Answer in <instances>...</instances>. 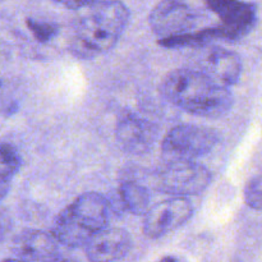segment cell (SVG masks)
Masks as SVG:
<instances>
[{
	"label": "cell",
	"mask_w": 262,
	"mask_h": 262,
	"mask_svg": "<svg viewBox=\"0 0 262 262\" xmlns=\"http://www.w3.org/2000/svg\"><path fill=\"white\" fill-rule=\"evenodd\" d=\"M50 262H78V261H76V260H74V258L64 257V256L59 255V256H56V257L54 258V260H51Z\"/></svg>",
	"instance_id": "cell-18"
},
{
	"label": "cell",
	"mask_w": 262,
	"mask_h": 262,
	"mask_svg": "<svg viewBox=\"0 0 262 262\" xmlns=\"http://www.w3.org/2000/svg\"><path fill=\"white\" fill-rule=\"evenodd\" d=\"M132 245V237L125 229L105 228L84 247L90 262H117L129 253Z\"/></svg>",
	"instance_id": "cell-10"
},
{
	"label": "cell",
	"mask_w": 262,
	"mask_h": 262,
	"mask_svg": "<svg viewBox=\"0 0 262 262\" xmlns=\"http://www.w3.org/2000/svg\"><path fill=\"white\" fill-rule=\"evenodd\" d=\"M59 245L53 233L27 229L14 238L12 251L19 260L26 262H50L60 255Z\"/></svg>",
	"instance_id": "cell-11"
},
{
	"label": "cell",
	"mask_w": 262,
	"mask_h": 262,
	"mask_svg": "<svg viewBox=\"0 0 262 262\" xmlns=\"http://www.w3.org/2000/svg\"><path fill=\"white\" fill-rule=\"evenodd\" d=\"M193 215V206L187 197H171L154 205L143 222V233L151 239H158L183 227Z\"/></svg>",
	"instance_id": "cell-7"
},
{
	"label": "cell",
	"mask_w": 262,
	"mask_h": 262,
	"mask_svg": "<svg viewBox=\"0 0 262 262\" xmlns=\"http://www.w3.org/2000/svg\"><path fill=\"white\" fill-rule=\"evenodd\" d=\"M129 20V10L119 0H99L86 8L74 23L71 51L81 59H94L112 50Z\"/></svg>",
	"instance_id": "cell-2"
},
{
	"label": "cell",
	"mask_w": 262,
	"mask_h": 262,
	"mask_svg": "<svg viewBox=\"0 0 262 262\" xmlns=\"http://www.w3.org/2000/svg\"><path fill=\"white\" fill-rule=\"evenodd\" d=\"M161 94L170 104L201 118L224 117L233 106L229 89L200 69L181 68L166 74Z\"/></svg>",
	"instance_id": "cell-1"
},
{
	"label": "cell",
	"mask_w": 262,
	"mask_h": 262,
	"mask_svg": "<svg viewBox=\"0 0 262 262\" xmlns=\"http://www.w3.org/2000/svg\"><path fill=\"white\" fill-rule=\"evenodd\" d=\"M109 215V201L97 192H86L59 212L51 233L60 245L82 247L106 228Z\"/></svg>",
	"instance_id": "cell-3"
},
{
	"label": "cell",
	"mask_w": 262,
	"mask_h": 262,
	"mask_svg": "<svg viewBox=\"0 0 262 262\" xmlns=\"http://www.w3.org/2000/svg\"><path fill=\"white\" fill-rule=\"evenodd\" d=\"M159 262H183V261H182L179 257H177V256H166V257L161 258Z\"/></svg>",
	"instance_id": "cell-19"
},
{
	"label": "cell",
	"mask_w": 262,
	"mask_h": 262,
	"mask_svg": "<svg viewBox=\"0 0 262 262\" xmlns=\"http://www.w3.org/2000/svg\"><path fill=\"white\" fill-rule=\"evenodd\" d=\"M28 30L33 35V37L38 41V42H49L53 40L59 32V27L55 23L51 22H43V20H36L33 18H27L26 20Z\"/></svg>",
	"instance_id": "cell-15"
},
{
	"label": "cell",
	"mask_w": 262,
	"mask_h": 262,
	"mask_svg": "<svg viewBox=\"0 0 262 262\" xmlns=\"http://www.w3.org/2000/svg\"><path fill=\"white\" fill-rule=\"evenodd\" d=\"M68 9H82V8H89L92 4H95L99 0H53Z\"/></svg>",
	"instance_id": "cell-17"
},
{
	"label": "cell",
	"mask_w": 262,
	"mask_h": 262,
	"mask_svg": "<svg viewBox=\"0 0 262 262\" xmlns=\"http://www.w3.org/2000/svg\"><path fill=\"white\" fill-rule=\"evenodd\" d=\"M211 171L206 166L188 160L169 161L155 173L154 186L174 197L196 196L211 183Z\"/></svg>",
	"instance_id": "cell-4"
},
{
	"label": "cell",
	"mask_w": 262,
	"mask_h": 262,
	"mask_svg": "<svg viewBox=\"0 0 262 262\" xmlns=\"http://www.w3.org/2000/svg\"><path fill=\"white\" fill-rule=\"evenodd\" d=\"M202 69L207 76L225 87L238 83L243 71L242 59L234 51L215 48L209 51L201 61Z\"/></svg>",
	"instance_id": "cell-12"
},
{
	"label": "cell",
	"mask_w": 262,
	"mask_h": 262,
	"mask_svg": "<svg viewBox=\"0 0 262 262\" xmlns=\"http://www.w3.org/2000/svg\"><path fill=\"white\" fill-rule=\"evenodd\" d=\"M207 8L222 20L232 41L247 36L257 23V8L243 0H205Z\"/></svg>",
	"instance_id": "cell-8"
},
{
	"label": "cell",
	"mask_w": 262,
	"mask_h": 262,
	"mask_svg": "<svg viewBox=\"0 0 262 262\" xmlns=\"http://www.w3.org/2000/svg\"><path fill=\"white\" fill-rule=\"evenodd\" d=\"M115 137L122 150L125 152L143 155L155 145L158 138V127L138 115L124 114L118 120Z\"/></svg>",
	"instance_id": "cell-9"
},
{
	"label": "cell",
	"mask_w": 262,
	"mask_h": 262,
	"mask_svg": "<svg viewBox=\"0 0 262 262\" xmlns=\"http://www.w3.org/2000/svg\"><path fill=\"white\" fill-rule=\"evenodd\" d=\"M219 141L220 136L214 128L181 124L166 133L161 143V150L170 161H193V159L211 152Z\"/></svg>",
	"instance_id": "cell-5"
},
{
	"label": "cell",
	"mask_w": 262,
	"mask_h": 262,
	"mask_svg": "<svg viewBox=\"0 0 262 262\" xmlns=\"http://www.w3.org/2000/svg\"><path fill=\"white\" fill-rule=\"evenodd\" d=\"M2 163H0V193L4 199L7 192L10 188V182L14 178L20 168V156L18 151L13 147L10 143H3L2 151Z\"/></svg>",
	"instance_id": "cell-14"
},
{
	"label": "cell",
	"mask_w": 262,
	"mask_h": 262,
	"mask_svg": "<svg viewBox=\"0 0 262 262\" xmlns=\"http://www.w3.org/2000/svg\"><path fill=\"white\" fill-rule=\"evenodd\" d=\"M119 197L125 210L133 215H146L151 209L150 192L136 182H123L119 187Z\"/></svg>",
	"instance_id": "cell-13"
},
{
	"label": "cell",
	"mask_w": 262,
	"mask_h": 262,
	"mask_svg": "<svg viewBox=\"0 0 262 262\" xmlns=\"http://www.w3.org/2000/svg\"><path fill=\"white\" fill-rule=\"evenodd\" d=\"M245 201L248 207L262 211V176L253 177L245 187Z\"/></svg>",
	"instance_id": "cell-16"
},
{
	"label": "cell",
	"mask_w": 262,
	"mask_h": 262,
	"mask_svg": "<svg viewBox=\"0 0 262 262\" xmlns=\"http://www.w3.org/2000/svg\"><path fill=\"white\" fill-rule=\"evenodd\" d=\"M199 10L188 0H161L148 15V25L159 40L193 32Z\"/></svg>",
	"instance_id": "cell-6"
},
{
	"label": "cell",
	"mask_w": 262,
	"mask_h": 262,
	"mask_svg": "<svg viewBox=\"0 0 262 262\" xmlns=\"http://www.w3.org/2000/svg\"><path fill=\"white\" fill-rule=\"evenodd\" d=\"M3 262H26V261L19 260V258H7V260H4Z\"/></svg>",
	"instance_id": "cell-20"
}]
</instances>
